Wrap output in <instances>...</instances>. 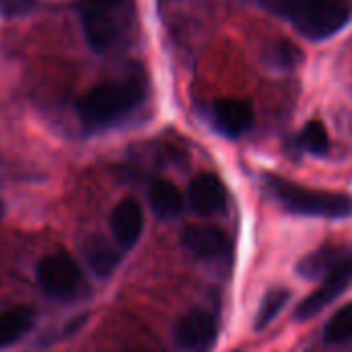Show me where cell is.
Returning a JSON list of instances; mask_svg holds the SVG:
<instances>
[{
  "label": "cell",
  "instance_id": "cell-15",
  "mask_svg": "<svg viewBox=\"0 0 352 352\" xmlns=\"http://www.w3.org/2000/svg\"><path fill=\"white\" fill-rule=\"evenodd\" d=\"M33 326V311L27 307H10L0 311V349L19 342Z\"/></svg>",
  "mask_w": 352,
  "mask_h": 352
},
{
  "label": "cell",
  "instance_id": "cell-9",
  "mask_svg": "<svg viewBox=\"0 0 352 352\" xmlns=\"http://www.w3.org/2000/svg\"><path fill=\"white\" fill-rule=\"evenodd\" d=\"M188 204L200 217H212L227 204V190L212 173H200L188 188Z\"/></svg>",
  "mask_w": 352,
  "mask_h": 352
},
{
  "label": "cell",
  "instance_id": "cell-8",
  "mask_svg": "<svg viewBox=\"0 0 352 352\" xmlns=\"http://www.w3.org/2000/svg\"><path fill=\"white\" fill-rule=\"evenodd\" d=\"M182 245L200 260H221L231 252L229 237L219 227L210 225H192L184 229Z\"/></svg>",
  "mask_w": 352,
  "mask_h": 352
},
{
  "label": "cell",
  "instance_id": "cell-18",
  "mask_svg": "<svg viewBox=\"0 0 352 352\" xmlns=\"http://www.w3.org/2000/svg\"><path fill=\"white\" fill-rule=\"evenodd\" d=\"M289 297H291V295H289V291H285V289H272L270 293H266V297L262 299L260 309H258V314H256V330L266 328V326L278 316V311L287 305Z\"/></svg>",
  "mask_w": 352,
  "mask_h": 352
},
{
  "label": "cell",
  "instance_id": "cell-13",
  "mask_svg": "<svg viewBox=\"0 0 352 352\" xmlns=\"http://www.w3.org/2000/svg\"><path fill=\"white\" fill-rule=\"evenodd\" d=\"M344 256H346L344 248H340V245H324V248L311 252L309 256H305L299 262L297 272L303 278H324Z\"/></svg>",
  "mask_w": 352,
  "mask_h": 352
},
{
  "label": "cell",
  "instance_id": "cell-11",
  "mask_svg": "<svg viewBox=\"0 0 352 352\" xmlns=\"http://www.w3.org/2000/svg\"><path fill=\"white\" fill-rule=\"evenodd\" d=\"M212 122L221 134L229 138H237L252 128L254 109L243 99H235V97L219 99L212 105Z\"/></svg>",
  "mask_w": 352,
  "mask_h": 352
},
{
  "label": "cell",
  "instance_id": "cell-7",
  "mask_svg": "<svg viewBox=\"0 0 352 352\" xmlns=\"http://www.w3.org/2000/svg\"><path fill=\"white\" fill-rule=\"evenodd\" d=\"M173 336L177 346L184 351L206 352L217 340V324L206 311L194 309L177 320Z\"/></svg>",
  "mask_w": 352,
  "mask_h": 352
},
{
  "label": "cell",
  "instance_id": "cell-6",
  "mask_svg": "<svg viewBox=\"0 0 352 352\" xmlns=\"http://www.w3.org/2000/svg\"><path fill=\"white\" fill-rule=\"evenodd\" d=\"M352 285V250L346 252V256L324 276L318 291H314L303 303H299L295 318L299 322H307L314 316H318L322 309H326L330 303H334L349 287Z\"/></svg>",
  "mask_w": 352,
  "mask_h": 352
},
{
  "label": "cell",
  "instance_id": "cell-19",
  "mask_svg": "<svg viewBox=\"0 0 352 352\" xmlns=\"http://www.w3.org/2000/svg\"><path fill=\"white\" fill-rule=\"evenodd\" d=\"M35 8V0H0V12L4 16H21Z\"/></svg>",
  "mask_w": 352,
  "mask_h": 352
},
{
  "label": "cell",
  "instance_id": "cell-20",
  "mask_svg": "<svg viewBox=\"0 0 352 352\" xmlns=\"http://www.w3.org/2000/svg\"><path fill=\"white\" fill-rule=\"evenodd\" d=\"M2 217H4V202H2V198H0V221H2Z\"/></svg>",
  "mask_w": 352,
  "mask_h": 352
},
{
  "label": "cell",
  "instance_id": "cell-5",
  "mask_svg": "<svg viewBox=\"0 0 352 352\" xmlns=\"http://www.w3.org/2000/svg\"><path fill=\"white\" fill-rule=\"evenodd\" d=\"M37 283L47 297L64 301L78 293L82 285V272L74 258L64 252H58L45 256L37 264Z\"/></svg>",
  "mask_w": 352,
  "mask_h": 352
},
{
  "label": "cell",
  "instance_id": "cell-17",
  "mask_svg": "<svg viewBox=\"0 0 352 352\" xmlns=\"http://www.w3.org/2000/svg\"><path fill=\"white\" fill-rule=\"evenodd\" d=\"M326 340L332 344H344L352 340V303L340 307L326 324Z\"/></svg>",
  "mask_w": 352,
  "mask_h": 352
},
{
  "label": "cell",
  "instance_id": "cell-10",
  "mask_svg": "<svg viewBox=\"0 0 352 352\" xmlns=\"http://www.w3.org/2000/svg\"><path fill=\"white\" fill-rule=\"evenodd\" d=\"M109 227H111L116 245L120 250H132L138 243L142 229H144V214H142L140 204L132 198L122 200L111 212Z\"/></svg>",
  "mask_w": 352,
  "mask_h": 352
},
{
  "label": "cell",
  "instance_id": "cell-3",
  "mask_svg": "<svg viewBox=\"0 0 352 352\" xmlns=\"http://www.w3.org/2000/svg\"><path fill=\"white\" fill-rule=\"evenodd\" d=\"M266 184L274 198L295 214L303 217H320V219H346L352 214V200L346 194L311 190L299 184H293L278 175H268Z\"/></svg>",
  "mask_w": 352,
  "mask_h": 352
},
{
  "label": "cell",
  "instance_id": "cell-12",
  "mask_svg": "<svg viewBox=\"0 0 352 352\" xmlns=\"http://www.w3.org/2000/svg\"><path fill=\"white\" fill-rule=\"evenodd\" d=\"M148 202L157 219L171 221L184 210V194L169 179H157L148 190Z\"/></svg>",
  "mask_w": 352,
  "mask_h": 352
},
{
  "label": "cell",
  "instance_id": "cell-14",
  "mask_svg": "<svg viewBox=\"0 0 352 352\" xmlns=\"http://www.w3.org/2000/svg\"><path fill=\"white\" fill-rule=\"evenodd\" d=\"M85 258H87V264L89 268L97 274V276H109L120 260H122V254L118 248H113L111 243H107L105 239H99V237H93L85 243Z\"/></svg>",
  "mask_w": 352,
  "mask_h": 352
},
{
  "label": "cell",
  "instance_id": "cell-1",
  "mask_svg": "<svg viewBox=\"0 0 352 352\" xmlns=\"http://www.w3.org/2000/svg\"><path fill=\"white\" fill-rule=\"evenodd\" d=\"M78 12L87 41L99 54L120 47L134 27L132 0H78Z\"/></svg>",
  "mask_w": 352,
  "mask_h": 352
},
{
  "label": "cell",
  "instance_id": "cell-4",
  "mask_svg": "<svg viewBox=\"0 0 352 352\" xmlns=\"http://www.w3.org/2000/svg\"><path fill=\"white\" fill-rule=\"evenodd\" d=\"M283 14L301 35L320 41L349 25L352 0H283Z\"/></svg>",
  "mask_w": 352,
  "mask_h": 352
},
{
  "label": "cell",
  "instance_id": "cell-2",
  "mask_svg": "<svg viewBox=\"0 0 352 352\" xmlns=\"http://www.w3.org/2000/svg\"><path fill=\"white\" fill-rule=\"evenodd\" d=\"M144 99V89L138 80H109L93 87L76 103V113L89 128L111 126L130 111H134Z\"/></svg>",
  "mask_w": 352,
  "mask_h": 352
},
{
  "label": "cell",
  "instance_id": "cell-16",
  "mask_svg": "<svg viewBox=\"0 0 352 352\" xmlns=\"http://www.w3.org/2000/svg\"><path fill=\"white\" fill-rule=\"evenodd\" d=\"M299 142L307 153H311L316 157H324L330 148V138H328L326 126L318 120H311L303 126V130L299 134Z\"/></svg>",
  "mask_w": 352,
  "mask_h": 352
}]
</instances>
